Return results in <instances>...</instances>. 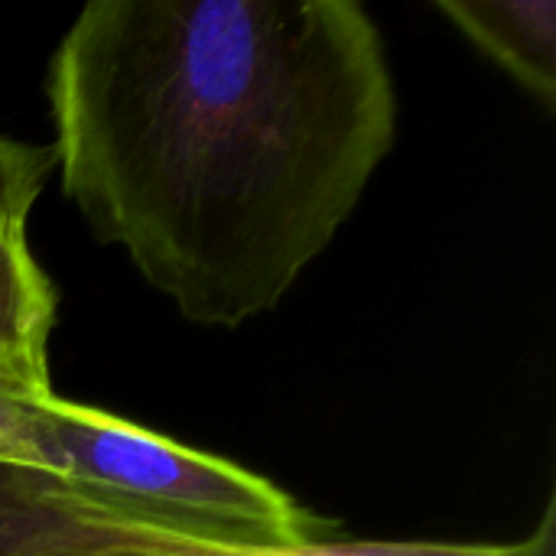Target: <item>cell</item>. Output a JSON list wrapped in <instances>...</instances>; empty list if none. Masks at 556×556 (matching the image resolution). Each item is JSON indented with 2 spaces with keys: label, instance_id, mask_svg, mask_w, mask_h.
Instances as JSON below:
<instances>
[{
  "label": "cell",
  "instance_id": "6da1fadb",
  "mask_svg": "<svg viewBox=\"0 0 556 556\" xmlns=\"http://www.w3.org/2000/svg\"><path fill=\"white\" fill-rule=\"evenodd\" d=\"M46 101L62 192L195 326L280 306L397 137L358 0H94Z\"/></svg>",
  "mask_w": 556,
  "mask_h": 556
},
{
  "label": "cell",
  "instance_id": "7a4b0ae2",
  "mask_svg": "<svg viewBox=\"0 0 556 556\" xmlns=\"http://www.w3.org/2000/svg\"><path fill=\"white\" fill-rule=\"evenodd\" d=\"M437 10L541 108H554V0H437Z\"/></svg>",
  "mask_w": 556,
  "mask_h": 556
},
{
  "label": "cell",
  "instance_id": "3957f363",
  "mask_svg": "<svg viewBox=\"0 0 556 556\" xmlns=\"http://www.w3.org/2000/svg\"><path fill=\"white\" fill-rule=\"evenodd\" d=\"M55 287L29 251L26 228H0V358L49 371Z\"/></svg>",
  "mask_w": 556,
  "mask_h": 556
},
{
  "label": "cell",
  "instance_id": "277c9868",
  "mask_svg": "<svg viewBox=\"0 0 556 556\" xmlns=\"http://www.w3.org/2000/svg\"><path fill=\"white\" fill-rule=\"evenodd\" d=\"M49 371L0 358V463L29 466L46 401Z\"/></svg>",
  "mask_w": 556,
  "mask_h": 556
},
{
  "label": "cell",
  "instance_id": "5b68a950",
  "mask_svg": "<svg viewBox=\"0 0 556 556\" xmlns=\"http://www.w3.org/2000/svg\"><path fill=\"white\" fill-rule=\"evenodd\" d=\"M55 169L52 147H33L0 134V228H26L29 208Z\"/></svg>",
  "mask_w": 556,
  "mask_h": 556
},
{
  "label": "cell",
  "instance_id": "8992f818",
  "mask_svg": "<svg viewBox=\"0 0 556 556\" xmlns=\"http://www.w3.org/2000/svg\"><path fill=\"white\" fill-rule=\"evenodd\" d=\"M49 556H153V554H130V551H101V554H49Z\"/></svg>",
  "mask_w": 556,
  "mask_h": 556
}]
</instances>
